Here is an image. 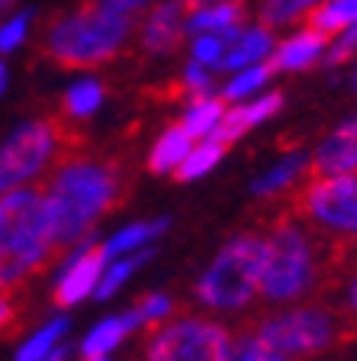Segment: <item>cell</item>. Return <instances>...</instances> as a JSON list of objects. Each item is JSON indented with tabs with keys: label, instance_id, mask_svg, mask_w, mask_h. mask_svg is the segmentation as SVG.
<instances>
[{
	"label": "cell",
	"instance_id": "cell-15",
	"mask_svg": "<svg viewBox=\"0 0 357 361\" xmlns=\"http://www.w3.org/2000/svg\"><path fill=\"white\" fill-rule=\"evenodd\" d=\"M270 49H274V36H270L268 26L245 30L225 49L223 61H219L216 68H223V71H242V68H248V65H258V59H264Z\"/></svg>",
	"mask_w": 357,
	"mask_h": 361
},
{
	"label": "cell",
	"instance_id": "cell-26",
	"mask_svg": "<svg viewBox=\"0 0 357 361\" xmlns=\"http://www.w3.org/2000/svg\"><path fill=\"white\" fill-rule=\"evenodd\" d=\"M223 149L225 145L216 142V139H206L200 149H190V155L174 168L177 180H194V178H200V174H206L209 168H216V161L223 158Z\"/></svg>",
	"mask_w": 357,
	"mask_h": 361
},
{
	"label": "cell",
	"instance_id": "cell-29",
	"mask_svg": "<svg viewBox=\"0 0 357 361\" xmlns=\"http://www.w3.org/2000/svg\"><path fill=\"white\" fill-rule=\"evenodd\" d=\"M315 4H322V0H264L261 16H264L268 26H280V23L299 20V16H303L306 10H313Z\"/></svg>",
	"mask_w": 357,
	"mask_h": 361
},
{
	"label": "cell",
	"instance_id": "cell-19",
	"mask_svg": "<svg viewBox=\"0 0 357 361\" xmlns=\"http://www.w3.org/2000/svg\"><path fill=\"white\" fill-rule=\"evenodd\" d=\"M129 323H126V316H110V319H104V323H97L94 329L87 332V338L81 342V355L84 358H100V355H110L113 348L126 338Z\"/></svg>",
	"mask_w": 357,
	"mask_h": 361
},
{
	"label": "cell",
	"instance_id": "cell-32",
	"mask_svg": "<svg viewBox=\"0 0 357 361\" xmlns=\"http://www.w3.org/2000/svg\"><path fill=\"white\" fill-rule=\"evenodd\" d=\"M209 87H213V81H209L206 65H200V61H194V65H187V71H184V84H180V94H194V97H206Z\"/></svg>",
	"mask_w": 357,
	"mask_h": 361
},
{
	"label": "cell",
	"instance_id": "cell-21",
	"mask_svg": "<svg viewBox=\"0 0 357 361\" xmlns=\"http://www.w3.org/2000/svg\"><path fill=\"white\" fill-rule=\"evenodd\" d=\"M225 116V100L223 97H196L194 106L187 110L184 123L180 126L187 129V133L194 135V139H203V135H209L213 129L219 126V120Z\"/></svg>",
	"mask_w": 357,
	"mask_h": 361
},
{
	"label": "cell",
	"instance_id": "cell-34",
	"mask_svg": "<svg viewBox=\"0 0 357 361\" xmlns=\"http://www.w3.org/2000/svg\"><path fill=\"white\" fill-rule=\"evenodd\" d=\"M13 319H16V307L7 300V297H0V332L10 329V326H13Z\"/></svg>",
	"mask_w": 357,
	"mask_h": 361
},
{
	"label": "cell",
	"instance_id": "cell-3",
	"mask_svg": "<svg viewBox=\"0 0 357 361\" xmlns=\"http://www.w3.org/2000/svg\"><path fill=\"white\" fill-rule=\"evenodd\" d=\"M132 20L129 13L104 7L100 0H84V7L65 13L49 26L45 55L65 71L104 65L126 42Z\"/></svg>",
	"mask_w": 357,
	"mask_h": 361
},
{
	"label": "cell",
	"instance_id": "cell-2",
	"mask_svg": "<svg viewBox=\"0 0 357 361\" xmlns=\"http://www.w3.org/2000/svg\"><path fill=\"white\" fill-rule=\"evenodd\" d=\"M52 262V219L42 188L0 197V287H16Z\"/></svg>",
	"mask_w": 357,
	"mask_h": 361
},
{
	"label": "cell",
	"instance_id": "cell-8",
	"mask_svg": "<svg viewBox=\"0 0 357 361\" xmlns=\"http://www.w3.org/2000/svg\"><path fill=\"white\" fill-rule=\"evenodd\" d=\"M338 332H342V326L332 316V310L325 307H293L258 326V336L287 358L325 352L328 345L338 342Z\"/></svg>",
	"mask_w": 357,
	"mask_h": 361
},
{
	"label": "cell",
	"instance_id": "cell-40",
	"mask_svg": "<svg viewBox=\"0 0 357 361\" xmlns=\"http://www.w3.org/2000/svg\"><path fill=\"white\" fill-rule=\"evenodd\" d=\"M4 7H10V0H0V10H4Z\"/></svg>",
	"mask_w": 357,
	"mask_h": 361
},
{
	"label": "cell",
	"instance_id": "cell-13",
	"mask_svg": "<svg viewBox=\"0 0 357 361\" xmlns=\"http://www.w3.org/2000/svg\"><path fill=\"white\" fill-rule=\"evenodd\" d=\"M325 32L315 30H299L296 36H290L287 42H280L270 55L268 68L270 71H299V68H309L313 61H319L322 49H325Z\"/></svg>",
	"mask_w": 357,
	"mask_h": 361
},
{
	"label": "cell",
	"instance_id": "cell-16",
	"mask_svg": "<svg viewBox=\"0 0 357 361\" xmlns=\"http://www.w3.org/2000/svg\"><path fill=\"white\" fill-rule=\"evenodd\" d=\"M242 16H245V4L242 0H213V4H206V7L194 10V13L187 16L184 30L196 32V36H203V32H223L229 26H238Z\"/></svg>",
	"mask_w": 357,
	"mask_h": 361
},
{
	"label": "cell",
	"instance_id": "cell-39",
	"mask_svg": "<svg viewBox=\"0 0 357 361\" xmlns=\"http://www.w3.org/2000/svg\"><path fill=\"white\" fill-rule=\"evenodd\" d=\"M4 78H7V71H4V65H0V90H4Z\"/></svg>",
	"mask_w": 357,
	"mask_h": 361
},
{
	"label": "cell",
	"instance_id": "cell-27",
	"mask_svg": "<svg viewBox=\"0 0 357 361\" xmlns=\"http://www.w3.org/2000/svg\"><path fill=\"white\" fill-rule=\"evenodd\" d=\"M100 100H104V87L97 81H81L65 94V113L75 116V120H84V116L97 110Z\"/></svg>",
	"mask_w": 357,
	"mask_h": 361
},
{
	"label": "cell",
	"instance_id": "cell-35",
	"mask_svg": "<svg viewBox=\"0 0 357 361\" xmlns=\"http://www.w3.org/2000/svg\"><path fill=\"white\" fill-rule=\"evenodd\" d=\"M104 7H110V10H119V13H132V10H139L145 0H100Z\"/></svg>",
	"mask_w": 357,
	"mask_h": 361
},
{
	"label": "cell",
	"instance_id": "cell-33",
	"mask_svg": "<svg viewBox=\"0 0 357 361\" xmlns=\"http://www.w3.org/2000/svg\"><path fill=\"white\" fill-rule=\"evenodd\" d=\"M26 30H30V13H23L16 20H10L7 26H0V52L16 49L23 42V36H26Z\"/></svg>",
	"mask_w": 357,
	"mask_h": 361
},
{
	"label": "cell",
	"instance_id": "cell-22",
	"mask_svg": "<svg viewBox=\"0 0 357 361\" xmlns=\"http://www.w3.org/2000/svg\"><path fill=\"white\" fill-rule=\"evenodd\" d=\"M309 168V161L306 158H299V155H293V158H283L280 165H274L268 174H261L258 180L251 184V190L258 197H270V194H280V190H287L293 184V180L299 178V174Z\"/></svg>",
	"mask_w": 357,
	"mask_h": 361
},
{
	"label": "cell",
	"instance_id": "cell-6",
	"mask_svg": "<svg viewBox=\"0 0 357 361\" xmlns=\"http://www.w3.org/2000/svg\"><path fill=\"white\" fill-rule=\"evenodd\" d=\"M65 145H75V133L61 120H32L10 133L0 145V190H13L36 178Z\"/></svg>",
	"mask_w": 357,
	"mask_h": 361
},
{
	"label": "cell",
	"instance_id": "cell-38",
	"mask_svg": "<svg viewBox=\"0 0 357 361\" xmlns=\"http://www.w3.org/2000/svg\"><path fill=\"white\" fill-rule=\"evenodd\" d=\"M81 361H110V355H100V358H84L81 355Z\"/></svg>",
	"mask_w": 357,
	"mask_h": 361
},
{
	"label": "cell",
	"instance_id": "cell-14",
	"mask_svg": "<svg viewBox=\"0 0 357 361\" xmlns=\"http://www.w3.org/2000/svg\"><path fill=\"white\" fill-rule=\"evenodd\" d=\"M280 104H283L280 94H268V97L254 100V104L232 106V113H225L223 120H219V126L213 129L206 139H216V142L229 145L232 139H238V135L245 133L248 126H254V123H261V120H268V116H274V113L280 110Z\"/></svg>",
	"mask_w": 357,
	"mask_h": 361
},
{
	"label": "cell",
	"instance_id": "cell-23",
	"mask_svg": "<svg viewBox=\"0 0 357 361\" xmlns=\"http://www.w3.org/2000/svg\"><path fill=\"white\" fill-rule=\"evenodd\" d=\"M164 229H168V219H158V223H135V226H129V229L113 235V239L104 245V252H106V258L129 255V252H135L139 245L151 242L158 233H164Z\"/></svg>",
	"mask_w": 357,
	"mask_h": 361
},
{
	"label": "cell",
	"instance_id": "cell-18",
	"mask_svg": "<svg viewBox=\"0 0 357 361\" xmlns=\"http://www.w3.org/2000/svg\"><path fill=\"white\" fill-rule=\"evenodd\" d=\"M190 142H194V135L187 133L184 126H171L168 133L161 135L151 149V158H149V171L151 174H168L190 155Z\"/></svg>",
	"mask_w": 357,
	"mask_h": 361
},
{
	"label": "cell",
	"instance_id": "cell-24",
	"mask_svg": "<svg viewBox=\"0 0 357 361\" xmlns=\"http://www.w3.org/2000/svg\"><path fill=\"white\" fill-rule=\"evenodd\" d=\"M65 332H68V319H65V316H61V319H52V323L42 326L36 336H30L26 342H23L20 352H16V361H42L45 355H49L61 342V336H65Z\"/></svg>",
	"mask_w": 357,
	"mask_h": 361
},
{
	"label": "cell",
	"instance_id": "cell-10",
	"mask_svg": "<svg viewBox=\"0 0 357 361\" xmlns=\"http://www.w3.org/2000/svg\"><path fill=\"white\" fill-rule=\"evenodd\" d=\"M106 262H110V258H106L104 245L84 248L75 262H68V268L61 271L58 284H55V290H52L55 307L68 310V307H75V303H81L84 297H90V293L97 290V281H100V274H104Z\"/></svg>",
	"mask_w": 357,
	"mask_h": 361
},
{
	"label": "cell",
	"instance_id": "cell-4",
	"mask_svg": "<svg viewBox=\"0 0 357 361\" xmlns=\"http://www.w3.org/2000/svg\"><path fill=\"white\" fill-rule=\"evenodd\" d=\"M264 242H268V252H264V271H261L258 293L268 303L299 300V297L313 293L322 284L325 262H322L309 229L299 226L293 219V213L283 216Z\"/></svg>",
	"mask_w": 357,
	"mask_h": 361
},
{
	"label": "cell",
	"instance_id": "cell-25",
	"mask_svg": "<svg viewBox=\"0 0 357 361\" xmlns=\"http://www.w3.org/2000/svg\"><path fill=\"white\" fill-rule=\"evenodd\" d=\"M149 258H151V252H149V248H142V252H129V255H123L119 262H113L110 268L100 274L94 297H100V300H104V297H113V293H116V287L123 284V281H126L142 262H149Z\"/></svg>",
	"mask_w": 357,
	"mask_h": 361
},
{
	"label": "cell",
	"instance_id": "cell-17",
	"mask_svg": "<svg viewBox=\"0 0 357 361\" xmlns=\"http://www.w3.org/2000/svg\"><path fill=\"white\" fill-rule=\"evenodd\" d=\"M303 30H315V32H344L348 26L357 23V0H328V4H315L313 10H306L303 16Z\"/></svg>",
	"mask_w": 357,
	"mask_h": 361
},
{
	"label": "cell",
	"instance_id": "cell-31",
	"mask_svg": "<svg viewBox=\"0 0 357 361\" xmlns=\"http://www.w3.org/2000/svg\"><path fill=\"white\" fill-rule=\"evenodd\" d=\"M225 49H229V42H225L223 32H203L200 39H196L194 45V61H200V65H219L225 55Z\"/></svg>",
	"mask_w": 357,
	"mask_h": 361
},
{
	"label": "cell",
	"instance_id": "cell-28",
	"mask_svg": "<svg viewBox=\"0 0 357 361\" xmlns=\"http://www.w3.org/2000/svg\"><path fill=\"white\" fill-rule=\"evenodd\" d=\"M168 313H171V300H168L164 293H149V297H142V300L135 303L129 313H123V316H126L129 329H139V326H155V323H161Z\"/></svg>",
	"mask_w": 357,
	"mask_h": 361
},
{
	"label": "cell",
	"instance_id": "cell-9",
	"mask_svg": "<svg viewBox=\"0 0 357 361\" xmlns=\"http://www.w3.org/2000/svg\"><path fill=\"white\" fill-rule=\"evenodd\" d=\"M296 216L313 219L322 229L357 235V171L306 178L296 197Z\"/></svg>",
	"mask_w": 357,
	"mask_h": 361
},
{
	"label": "cell",
	"instance_id": "cell-12",
	"mask_svg": "<svg viewBox=\"0 0 357 361\" xmlns=\"http://www.w3.org/2000/svg\"><path fill=\"white\" fill-rule=\"evenodd\" d=\"M184 13L187 7L180 0H168L161 7H155L145 16V26H142V49L149 55H171L174 49L184 39Z\"/></svg>",
	"mask_w": 357,
	"mask_h": 361
},
{
	"label": "cell",
	"instance_id": "cell-41",
	"mask_svg": "<svg viewBox=\"0 0 357 361\" xmlns=\"http://www.w3.org/2000/svg\"><path fill=\"white\" fill-rule=\"evenodd\" d=\"M354 81H357V71H354Z\"/></svg>",
	"mask_w": 357,
	"mask_h": 361
},
{
	"label": "cell",
	"instance_id": "cell-5",
	"mask_svg": "<svg viewBox=\"0 0 357 361\" xmlns=\"http://www.w3.org/2000/svg\"><path fill=\"white\" fill-rule=\"evenodd\" d=\"M264 252H268L264 235L245 233L232 239L200 278L196 297L209 310H242L245 303H251L261 287Z\"/></svg>",
	"mask_w": 357,
	"mask_h": 361
},
{
	"label": "cell",
	"instance_id": "cell-11",
	"mask_svg": "<svg viewBox=\"0 0 357 361\" xmlns=\"http://www.w3.org/2000/svg\"><path fill=\"white\" fill-rule=\"evenodd\" d=\"M357 171V116L338 126L325 142L315 149L313 161L306 168V178H328V174Z\"/></svg>",
	"mask_w": 357,
	"mask_h": 361
},
{
	"label": "cell",
	"instance_id": "cell-36",
	"mask_svg": "<svg viewBox=\"0 0 357 361\" xmlns=\"http://www.w3.org/2000/svg\"><path fill=\"white\" fill-rule=\"evenodd\" d=\"M344 300H348V310L357 316V274L348 281V287H344Z\"/></svg>",
	"mask_w": 357,
	"mask_h": 361
},
{
	"label": "cell",
	"instance_id": "cell-20",
	"mask_svg": "<svg viewBox=\"0 0 357 361\" xmlns=\"http://www.w3.org/2000/svg\"><path fill=\"white\" fill-rule=\"evenodd\" d=\"M225 361H290V358L283 352H277L270 342H264L258 336V329H245L238 336H232Z\"/></svg>",
	"mask_w": 357,
	"mask_h": 361
},
{
	"label": "cell",
	"instance_id": "cell-30",
	"mask_svg": "<svg viewBox=\"0 0 357 361\" xmlns=\"http://www.w3.org/2000/svg\"><path fill=\"white\" fill-rule=\"evenodd\" d=\"M268 75H270V68H268V65H248V68H242V71H238V75L232 78L229 84H225L223 100H242L245 94L258 90L261 84L268 81Z\"/></svg>",
	"mask_w": 357,
	"mask_h": 361
},
{
	"label": "cell",
	"instance_id": "cell-1",
	"mask_svg": "<svg viewBox=\"0 0 357 361\" xmlns=\"http://www.w3.org/2000/svg\"><path fill=\"white\" fill-rule=\"evenodd\" d=\"M119 188L123 180L110 161L75 155V145L58 152L52 178L42 188L52 219V262L87 239L90 226L119 200Z\"/></svg>",
	"mask_w": 357,
	"mask_h": 361
},
{
	"label": "cell",
	"instance_id": "cell-37",
	"mask_svg": "<svg viewBox=\"0 0 357 361\" xmlns=\"http://www.w3.org/2000/svg\"><path fill=\"white\" fill-rule=\"evenodd\" d=\"M65 358H68V345H61V342H58V345H55L52 352L45 355L42 361H65Z\"/></svg>",
	"mask_w": 357,
	"mask_h": 361
},
{
	"label": "cell",
	"instance_id": "cell-7",
	"mask_svg": "<svg viewBox=\"0 0 357 361\" xmlns=\"http://www.w3.org/2000/svg\"><path fill=\"white\" fill-rule=\"evenodd\" d=\"M229 329L209 319H174L151 332L145 361H225L229 352Z\"/></svg>",
	"mask_w": 357,
	"mask_h": 361
}]
</instances>
